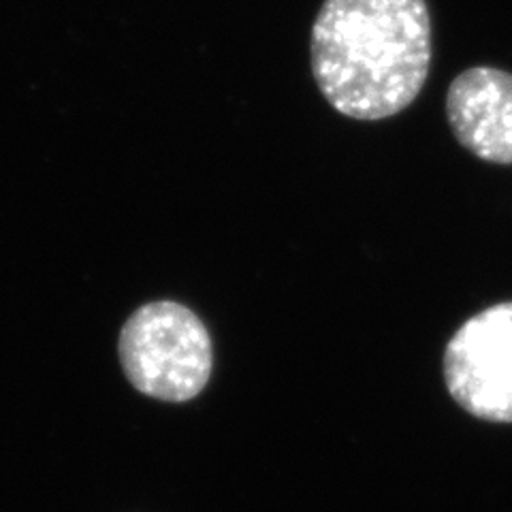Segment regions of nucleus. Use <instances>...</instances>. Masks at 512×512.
<instances>
[{
    "label": "nucleus",
    "instance_id": "f257e3e1",
    "mask_svg": "<svg viewBox=\"0 0 512 512\" xmlns=\"http://www.w3.org/2000/svg\"><path fill=\"white\" fill-rule=\"evenodd\" d=\"M312 75L352 120L397 116L421 94L431 64L425 0H325L310 41Z\"/></svg>",
    "mask_w": 512,
    "mask_h": 512
},
{
    "label": "nucleus",
    "instance_id": "f03ea898",
    "mask_svg": "<svg viewBox=\"0 0 512 512\" xmlns=\"http://www.w3.org/2000/svg\"><path fill=\"white\" fill-rule=\"evenodd\" d=\"M118 357L137 393L167 404L195 399L214 370L210 331L178 301H152L128 316Z\"/></svg>",
    "mask_w": 512,
    "mask_h": 512
},
{
    "label": "nucleus",
    "instance_id": "7ed1b4c3",
    "mask_svg": "<svg viewBox=\"0 0 512 512\" xmlns=\"http://www.w3.org/2000/svg\"><path fill=\"white\" fill-rule=\"evenodd\" d=\"M444 382L461 410L512 423V301L474 314L444 348Z\"/></svg>",
    "mask_w": 512,
    "mask_h": 512
},
{
    "label": "nucleus",
    "instance_id": "20e7f679",
    "mask_svg": "<svg viewBox=\"0 0 512 512\" xmlns=\"http://www.w3.org/2000/svg\"><path fill=\"white\" fill-rule=\"evenodd\" d=\"M446 118L463 148L493 165H512V73L472 67L446 92Z\"/></svg>",
    "mask_w": 512,
    "mask_h": 512
}]
</instances>
